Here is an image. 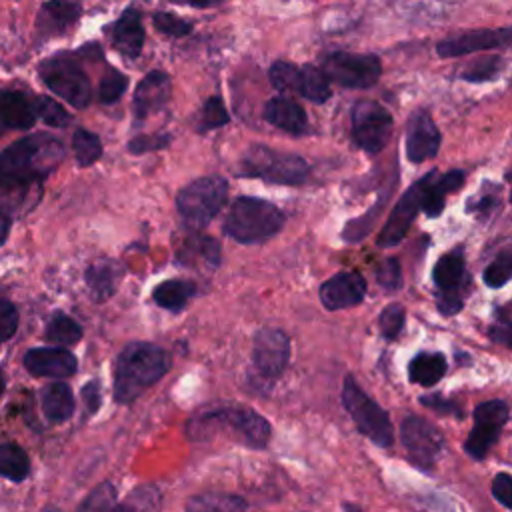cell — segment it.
Masks as SVG:
<instances>
[{
    "label": "cell",
    "instance_id": "ac0fdd59",
    "mask_svg": "<svg viewBox=\"0 0 512 512\" xmlns=\"http://www.w3.org/2000/svg\"><path fill=\"white\" fill-rule=\"evenodd\" d=\"M172 94V80L164 70H150L136 86L132 96L134 126H140L148 116L160 112Z\"/></svg>",
    "mask_w": 512,
    "mask_h": 512
},
{
    "label": "cell",
    "instance_id": "6f0895ef",
    "mask_svg": "<svg viewBox=\"0 0 512 512\" xmlns=\"http://www.w3.org/2000/svg\"><path fill=\"white\" fill-rule=\"evenodd\" d=\"M344 512H362L356 504H350V502H344Z\"/></svg>",
    "mask_w": 512,
    "mask_h": 512
},
{
    "label": "cell",
    "instance_id": "11a10c76",
    "mask_svg": "<svg viewBox=\"0 0 512 512\" xmlns=\"http://www.w3.org/2000/svg\"><path fill=\"white\" fill-rule=\"evenodd\" d=\"M112 512H136V506L132 502H124V504H116L112 508Z\"/></svg>",
    "mask_w": 512,
    "mask_h": 512
},
{
    "label": "cell",
    "instance_id": "f6af8a7d",
    "mask_svg": "<svg viewBox=\"0 0 512 512\" xmlns=\"http://www.w3.org/2000/svg\"><path fill=\"white\" fill-rule=\"evenodd\" d=\"M404 320H406V312H404V306H402V304L392 302V304L384 306L382 312H380V318H378L382 336H384L386 340H394V338L402 332Z\"/></svg>",
    "mask_w": 512,
    "mask_h": 512
},
{
    "label": "cell",
    "instance_id": "680465c9",
    "mask_svg": "<svg viewBox=\"0 0 512 512\" xmlns=\"http://www.w3.org/2000/svg\"><path fill=\"white\" fill-rule=\"evenodd\" d=\"M4 388H6V380H4V374L0 372V398H2V394H4Z\"/></svg>",
    "mask_w": 512,
    "mask_h": 512
},
{
    "label": "cell",
    "instance_id": "f546056e",
    "mask_svg": "<svg viewBox=\"0 0 512 512\" xmlns=\"http://www.w3.org/2000/svg\"><path fill=\"white\" fill-rule=\"evenodd\" d=\"M246 500L228 492H202L188 500L186 512H246Z\"/></svg>",
    "mask_w": 512,
    "mask_h": 512
},
{
    "label": "cell",
    "instance_id": "6da1fadb",
    "mask_svg": "<svg viewBox=\"0 0 512 512\" xmlns=\"http://www.w3.org/2000/svg\"><path fill=\"white\" fill-rule=\"evenodd\" d=\"M186 434L194 442L210 440L218 434H226L230 440L246 448H266L270 440L268 420L248 406L226 404L196 412L188 424Z\"/></svg>",
    "mask_w": 512,
    "mask_h": 512
},
{
    "label": "cell",
    "instance_id": "5bb4252c",
    "mask_svg": "<svg viewBox=\"0 0 512 512\" xmlns=\"http://www.w3.org/2000/svg\"><path fill=\"white\" fill-rule=\"evenodd\" d=\"M290 360V340L280 328H260L254 336L252 364L262 378L282 376Z\"/></svg>",
    "mask_w": 512,
    "mask_h": 512
},
{
    "label": "cell",
    "instance_id": "ab89813d",
    "mask_svg": "<svg viewBox=\"0 0 512 512\" xmlns=\"http://www.w3.org/2000/svg\"><path fill=\"white\" fill-rule=\"evenodd\" d=\"M126 88H128V76L108 66L98 84V100L102 104H116L124 96Z\"/></svg>",
    "mask_w": 512,
    "mask_h": 512
},
{
    "label": "cell",
    "instance_id": "836d02e7",
    "mask_svg": "<svg viewBox=\"0 0 512 512\" xmlns=\"http://www.w3.org/2000/svg\"><path fill=\"white\" fill-rule=\"evenodd\" d=\"M300 96L314 102V104H324L332 96V88L324 72L314 66V64H304L302 66V90Z\"/></svg>",
    "mask_w": 512,
    "mask_h": 512
},
{
    "label": "cell",
    "instance_id": "b9f144b4",
    "mask_svg": "<svg viewBox=\"0 0 512 512\" xmlns=\"http://www.w3.org/2000/svg\"><path fill=\"white\" fill-rule=\"evenodd\" d=\"M512 274V250L504 248L502 252L496 254V258L484 268L482 280L486 286L490 288H500L504 284H508Z\"/></svg>",
    "mask_w": 512,
    "mask_h": 512
},
{
    "label": "cell",
    "instance_id": "30bf717a",
    "mask_svg": "<svg viewBox=\"0 0 512 512\" xmlns=\"http://www.w3.org/2000/svg\"><path fill=\"white\" fill-rule=\"evenodd\" d=\"M394 130L392 114L376 100H358L350 110V138L356 148L376 156Z\"/></svg>",
    "mask_w": 512,
    "mask_h": 512
},
{
    "label": "cell",
    "instance_id": "8d00e7d4",
    "mask_svg": "<svg viewBox=\"0 0 512 512\" xmlns=\"http://www.w3.org/2000/svg\"><path fill=\"white\" fill-rule=\"evenodd\" d=\"M500 186L492 182H484L482 190H478L474 196L466 202V212L474 214L478 220H488L500 210Z\"/></svg>",
    "mask_w": 512,
    "mask_h": 512
},
{
    "label": "cell",
    "instance_id": "74e56055",
    "mask_svg": "<svg viewBox=\"0 0 512 512\" xmlns=\"http://www.w3.org/2000/svg\"><path fill=\"white\" fill-rule=\"evenodd\" d=\"M44 338L50 344L72 346L82 338V328L74 318H70L66 314H54L46 326Z\"/></svg>",
    "mask_w": 512,
    "mask_h": 512
},
{
    "label": "cell",
    "instance_id": "4dcf8cb0",
    "mask_svg": "<svg viewBox=\"0 0 512 512\" xmlns=\"http://www.w3.org/2000/svg\"><path fill=\"white\" fill-rule=\"evenodd\" d=\"M192 294H194V284L190 280L168 278L154 288L152 298L158 306H162L170 312H180L188 304Z\"/></svg>",
    "mask_w": 512,
    "mask_h": 512
},
{
    "label": "cell",
    "instance_id": "ffe728a7",
    "mask_svg": "<svg viewBox=\"0 0 512 512\" xmlns=\"http://www.w3.org/2000/svg\"><path fill=\"white\" fill-rule=\"evenodd\" d=\"M326 310H344L360 304L366 296V280L358 272H338L318 288Z\"/></svg>",
    "mask_w": 512,
    "mask_h": 512
},
{
    "label": "cell",
    "instance_id": "d590c367",
    "mask_svg": "<svg viewBox=\"0 0 512 512\" xmlns=\"http://www.w3.org/2000/svg\"><path fill=\"white\" fill-rule=\"evenodd\" d=\"M72 150H74V158H76L78 166L86 168L100 160L102 140L98 134H94L86 128H76L72 134Z\"/></svg>",
    "mask_w": 512,
    "mask_h": 512
},
{
    "label": "cell",
    "instance_id": "681fc988",
    "mask_svg": "<svg viewBox=\"0 0 512 512\" xmlns=\"http://www.w3.org/2000/svg\"><path fill=\"white\" fill-rule=\"evenodd\" d=\"M492 496L504 506V508H512V478L508 472H500L496 474V478L492 480Z\"/></svg>",
    "mask_w": 512,
    "mask_h": 512
},
{
    "label": "cell",
    "instance_id": "83f0119b",
    "mask_svg": "<svg viewBox=\"0 0 512 512\" xmlns=\"http://www.w3.org/2000/svg\"><path fill=\"white\" fill-rule=\"evenodd\" d=\"M40 402L42 412L50 422H66L74 414V396L64 382L48 384L40 394Z\"/></svg>",
    "mask_w": 512,
    "mask_h": 512
},
{
    "label": "cell",
    "instance_id": "91938a15",
    "mask_svg": "<svg viewBox=\"0 0 512 512\" xmlns=\"http://www.w3.org/2000/svg\"><path fill=\"white\" fill-rule=\"evenodd\" d=\"M42 512H60L56 506H46Z\"/></svg>",
    "mask_w": 512,
    "mask_h": 512
},
{
    "label": "cell",
    "instance_id": "5b68a950",
    "mask_svg": "<svg viewBox=\"0 0 512 512\" xmlns=\"http://www.w3.org/2000/svg\"><path fill=\"white\" fill-rule=\"evenodd\" d=\"M308 172L310 166L300 154L274 150L266 144H250L238 164V176L280 186H300L306 182Z\"/></svg>",
    "mask_w": 512,
    "mask_h": 512
},
{
    "label": "cell",
    "instance_id": "f35d334b",
    "mask_svg": "<svg viewBox=\"0 0 512 512\" xmlns=\"http://www.w3.org/2000/svg\"><path fill=\"white\" fill-rule=\"evenodd\" d=\"M228 122H230V114H228V110H226V106H224V100H222L218 94H214V96H210V98L202 104V108H200V112H198V118H196V132L204 134V132L222 128V126H226Z\"/></svg>",
    "mask_w": 512,
    "mask_h": 512
},
{
    "label": "cell",
    "instance_id": "e0dca14e",
    "mask_svg": "<svg viewBox=\"0 0 512 512\" xmlns=\"http://www.w3.org/2000/svg\"><path fill=\"white\" fill-rule=\"evenodd\" d=\"M440 142L442 136L432 114L424 108L414 110L406 124V158L412 164H422L438 154Z\"/></svg>",
    "mask_w": 512,
    "mask_h": 512
},
{
    "label": "cell",
    "instance_id": "db71d44e",
    "mask_svg": "<svg viewBox=\"0 0 512 512\" xmlns=\"http://www.w3.org/2000/svg\"><path fill=\"white\" fill-rule=\"evenodd\" d=\"M10 232V220L6 216H0V246L6 242Z\"/></svg>",
    "mask_w": 512,
    "mask_h": 512
},
{
    "label": "cell",
    "instance_id": "4fadbf2b",
    "mask_svg": "<svg viewBox=\"0 0 512 512\" xmlns=\"http://www.w3.org/2000/svg\"><path fill=\"white\" fill-rule=\"evenodd\" d=\"M508 404L504 400H486L474 408V426L464 442V450L474 460H482L498 440L508 422Z\"/></svg>",
    "mask_w": 512,
    "mask_h": 512
},
{
    "label": "cell",
    "instance_id": "8fae6325",
    "mask_svg": "<svg viewBox=\"0 0 512 512\" xmlns=\"http://www.w3.org/2000/svg\"><path fill=\"white\" fill-rule=\"evenodd\" d=\"M432 280L438 290L436 306L440 314L454 316L464 306L466 286H468L466 258H464L462 246H456L454 250L438 258L432 270Z\"/></svg>",
    "mask_w": 512,
    "mask_h": 512
},
{
    "label": "cell",
    "instance_id": "e575fe53",
    "mask_svg": "<svg viewBox=\"0 0 512 512\" xmlns=\"http://www.w3.org/2000/svg\"><path fill=\"white\" fill-rule=\"evenodd\" d=\"M268 80L272 88L278 92H294L300 94L302 90V66H296L294 62L276 60L268 68Z\"/></svg>",
    "mask_w": 512,
    "mask_h": 512
},
{
    "label": "cell",
    "instance_id": "f907efd6",
    "mask_svg": "<svg viewBox=\"0 0 512 512\" xmlns=\"http://www.w3.org/2000/svg\"><path fill=\"white\" fill-rule=\"evenodd\" d=\"M510 332H512V322H510V316L506 312V308L500 310L496 322L490 326L488 330V336L498 342V344H504V346H510Z\"/></svg>",
    "mask_w": 512,
    "mask_h": 512
},
{
    "label": "cell",
    "instance_id": "8992f818",
    "mask_svg": "<svg viewBox=\"0 0 512 512\" xmlns=\"http://www.w3.org/2000/svg\"><path fill=\"white\" fill-rule=\"evenodd\" d=\"M228 196V182L218 174L200 176L180 188L176 194V210L190 230L206 228L222 210Z\"/></svg>",
    "mask_w": 512,
    "mask_h": 512
},
{
    "label": "cell",
    "instance_id": "44dd1931",
    "mask_svg": "<svg viewBox=\"0 0 512 512\" xmlns=\"http://www.w3.org/2000/svg\"><path fill=\"white\" fill-rule=\"evenodd\" d=\"M112 48L126 60H136L142 54L146 32L142 26V14L136 6L124 8L116 22L108 28Z\"/></svg>",
    "mask_w": 512,
    "mask_h": 512
},
{
    "label": "cell",
    "instance_id": "9c48e42d",
    "mask_svg": "<svg viewBox=\"0 0 512 512\" xmlns=\"http://www.w3.org/2000/svg\"><path fill=\"white\" fill-rule=\"evenodd\" d=\"M320 70L328 82H336L342 88L368 90L382 76V62L376 54H358L346 50H334L322 56Z\"/></svg>",
    "mask_w": 512,
    "mask_h": 512
},
{
    "label": "cell",
    "instance_id": "c3c4849f",
    "mask_svg": "<svg viewBox=\"0 0 512 512\" xmlns=\"http://www.w3.org/2000/svg\"><path fill=\"white\" fill-rule=\"evenodd\" d=\"M16 328H18L16 306L10 300L0 298V342L10 340L16 334Z\"/></svg>",
    "mask_w": 512,
    "mask_h": 512
},
{
    "label": "cell",
    "instance_id": "ba28073f",
    "mask_svg": "<svg viewBox=\"0 0 512 512\" xmlns=\"http://www.w3.org/2000/svg\"><path fill=\"white\" fill-rule=\"evenodd\" d=\"M342 404L350 418L354 420L360 434L372 440L380 448H390L394 444V426L384 408H380L352 376L344 378Z\"/></svg>",
    "mask_w": 512,
    "mask_h": 512
},
{
    "label": "cell",
    "instance_id": "7c38bea8",
    "mask_svg": "<svg viewBox=\"0 0 512 512\" xmlns=\"http://www.w3.org/2000/svg\"><path fill=\"white\" fill-rule=\"evenodd\" d=\"M400 438L410 460L422 470H432L444 450L442 432L422 416H406L400 426Z\"/></svg>",
    "mask_w": 512,
    "mask_h": 512
},
{
    "label": "cell",
    "instance_id": "4316f807",
    "mask_svg": "<svg viewBox=\"0 0 512 512\" xmlns=\"http://www.w3.org/2000/svg\"><path fill=\"white\" fill-rule=\"evenodd\" d=\"M176 256L184 266H204V268H218L222 260L218 240L206 234H198V230H194L184 238Z\"/></svg>",
    "mask_w": 512,
    "mask_h": 512
},
{
    "label": "cell",
    "instance_id": "f1b7e54d",
    "mask_svg": "<svg viewBox=\"0 0 512 512\" xmlns=\"http://www.w3.org/2000/svg\"><path fill=\"white\" fill-rule=\"evenodd\" d=\"M448 362L440 352H418L408 364L410 382L420 386H434L446 374Z\"/></svg>",
    "mask_w": 512,
    "mask_h": 512
},
{
    "label": "cell",
    "instance_id": "3957f363",
    "mask_svg": "<svg viewBox=\"0 0 512 512\" xmlns=\"http://www.w3.org/2000/svg\"><path fill=\"white\" fill-rule=\"evenodd\" d=\"M172 366L170 354L152 342H130L116 358L114 400L132 404Z\"/></svg>",
    "mask_w": 512,
    "mask_h": 512
},
{
    "label": "cell",
    "instance_id": "7a4b0ae2",
    "mask_svg": "<svg viewBox=\"0 0 512 512\" xmlns=\"http://www.w3.org/2000/svg\"><path fill=\"white\" fill-rule=\"evenodd\" d=\"M64 158V144L48 132L30 134L0 152V186L22 188L46 178Z\"/></svg>",
    "mask_w": 512,
    "mask_h": 512
},
{
    "label": "cell",
    "instance_id": "ee69618b",
    "mask_svg": "<svg viewBox=\"0 0 512 512\" xmlns=\"http://www.w3.org/2000/svg\"><path fill=\"white\" fill-rule=\"evenodd\" d=\"M152 24H154V28H156L160 34L172 36V38H184V36H188V34L192 32V28H194L192 22H188V20H184V18L172 14V12H164V10L152 14Z\"/></svg>",
    "mask_w": 512,
    "mask_h": 512
},
{
    "label": "cell",
    "instance_id": "d4e9b609",
    "mask_svg": "<svg viewBox=\"0 0 512 512\" xmlns=\"http://www.w3.org/2000/svg\"><path fill=\"white\" fill-rule=\"evenodd\" d=\"M36 122L34 100L18 90H0V132L26 130Z\"/></svg>",
    "mask_w": 512,
    "mask_h": 512
},
{
    "label": "cell",
    "instance_id": "2e32d148",
    "mask_svg": "<svg viewBox=\"0 0 512 512\" xmlns=\"http://www.w3.org/2000/svg\"><path fill=\"white\" fill-rule=\"evenodd\" d=\"M512 40V28H482L468 30L456 36H448L436 44V54L440 58H458L480 50H506Z\"/></svg>",
    "mask_w": 512,
    "mask_h": 512
},
{
    "label": "cell",
    "instance_id": "f5cc1de1",
    "mask_svg": "<svg viewBox=\"0 0 512 512\" xmlns=\"http://www.w3.org/2000/svg\"><path fill=\"white\" fill-rule=\"evenodd\" d=\"M82 400L86 406L88 414H96L102 402V394H100V382L98 380H90L88 384L82 386Z\"/></svg>",
    "mask_w": 512,
    "mask_h": 512
},
{
    "label": "cell",
    "instance_id": "277c9868",
    "mask_svg": "<svg viewBox=\"0 0 512 512\" xmlns=\"http://www.w3.org/2000/svg\"><path fill=\"white\" fill-rule=\"evenodd\" d=\"M284 222L286 216L276 204L256 196H240L232 202L222 228L240 244H262L276 236Z\"/></svg>",
    "mask_w": 512,
    "mask_h": 512
},
{
    "label": "cell",
    "instance_id": "60d3db41",
    "mask_svg": "<svg viewBox=\"0 0 512 512\" xmlns=\"http://www.w3.org/2000/svg\"><path fill=\"white\" fill-rule=\"evenodd\" d=\"M116 506V488L112 482H100L78 506L76 512H112Z\"/></svg>",
    "mask_w": 512,
    "mask_h": 512
},
{
    "label": "cell",
    "instance_id": "7402d4cb",
    "mask_svg": "<svg viewBox=\"0 0 512 512\" xmlns=\"http://www.w3.org/2000/svg\"><path fill=\"white\" fill-rule=\"evenodd\" d=\"M82 16V0H46L36 18L40 40L66 34Z\"/></svg>",
    "mask_w": 512,
    "mask_h": 512
},
{
    "label": "cell",
    "instance_id": "7dc6e473",
    "mask_svg": "<svg viewBox=\"0 0 512 512\" xmlns=\"http://www.w3.org/2000/svg\"><path fill=\"white\" fill-rule=\"evenodd\" d=\"M376 282L384 290H398L402 286V272L396 258H386L376 270Z\"/></svg>",
    "mask_w": 512,
    "mask_h": 512
},
{
    "label": "cell",
    "instance_id": "603a6c76",
    "mask_svg": "<svg viewBox=\"0 0 512 512\" xmlns=\"http://www.w3.org/2000/svg\"><path fill=\"white\" fill-rule=\"evenodd\" d=\"M262 118L290 136H304L308 132V116L304 108L286 96L268 98L262 108Z\"/></svg>",
    "mask_w": 512,
    "mask_h": 512
},
{
    "label": "cell",
    "instance_id": "9a60e30c",
    "mask_svg": "<svg viewBox=\"0 0 512 512\" xmlns=\"http://www.w3.org/2000/svg\"><path fill=\"white\" fill-rule=\"evenodd\" d=\"M426 182H428V174H424L420 180H416L396 202V206L392 208L380 236H378V246L380 248H392L396 244H400V240L406 236L412 220L416 218V214L422 210V202H424V192H426Z\"/></svg>",
    "mask_w": 512,
    "mask_h": 512
},
{
    "label": "cell",
    "instance_id": "d6a6232c",
    "mask_svg": "<svg viewBox=\"0 0 512 512\" xmlns=\"http://www.w3.org/2000/svg\"><path fill=\"white\" fill-rule=\"evenodd\" d=\"M506 68V60L500 54H488L472 60L462 72L460 78L470 84H480V82H492L496 80Z\"/></svg>",
    "mask_w": 512,
    "mask_h": 512
},
{
    "label": "cell",
    "instance_id": "52a82bcc",
    "mask_svg": "<svg viewBox=\"0 0 512 512\" xmlns=\"http://www.w3.org/2000/svg\"><path fill=\"white\" fill-rule=\"evenodd\" d=\"M38 74L46 88L74 108H86L92 100V84L80 64L78 52H58L40 62Z\"/></svg>",
    "mask_w": 512,
    "mask_h": 512
},
{
    "label": "cell",
    "instance_id": "1f68e13d",
    "mask_svg": "<svg viewBox=\"0 0 512 512\" xmlns=\"http://www.w3.org/2000/svg\"><path fill=\"white\" fill-rule=\"evenodd\" d=\"M30 460L26 452L12 442L0 444V476L10 482H22L28 478Z\"/></svg>",
    "mask_w": 512,
    "mask_h": 512
},
{
    "label": "cell",
    "instance_id": "cb8c5ba5",
    "mask_svg": "<svg viewBox=\"0 0 512 512\" xmlns=\"http://www.w3.org/2000/svg\"><path fill=\"white\" fill-rule=\"evenodd\" d=\"M122 276H124V266L118 260L100 258V260L92 262L84 272V280H86L90 298L94 302L108 300L118 290Z\"/></svg>",
    "mask_w": 512,
    "mask_h": 512
},
{
    "label": "cell",
    "instance_id": "bcb514c9",
    "mask_svg": "<svg viewBox=\"0 0 512 512\" xmlns=\"http://www.w3.org/2000/svg\"><path fill=\"white\" fill-rule=\"evenodd\" d=\"M172 144V134L168 132H156V134H138L128 140V152L130 154H146L156 152L162 148H168Z\"/></svg>",
    "mask_w": 512,
    "mask_h": 512
},
{
    "label": "cell",
    "instance_id": "816d5d0a",
    "mask_svg": "<svg viewBox=\"0 0 512 512\" xmlns=\"http://www.w3.org/2000/svg\"><path fill=\"white\" fill-rule=\"evenodd\" d=\"M422 404H426L428 408L440 412V414H446V416H456V418H462V410L458 404H454L452 400H446L438 394H432V396H422L420 398Z\"/></svg>",
    "mask_w": 512,
    "mask_h": 512
},
{
    "label": "cell",
    "instance_id": "484cf974",
    "mask_svg": "<svg viewBox=\"0 0 512 512\" xmlns=\"http://www.w3.org/2000/svg\"><path fill=\"white\" fill-rule=\"evenodd\" d=\"M466 180L464 170H448L444 174H438V170L428 172V182H426V192H424V202H422V212L430 218H436L444 210L446 196L456 192Z\"/></svg>",
    "mask_w": 512,
    "mask_h": 512
},
{
    "label": "cell",
    "instance_id": "7bdbcfd3",
    "mask_svg": "<svg viewBox=\"0 0 512 512\" xmlns=\"http://www.w3.org/2000/svg\"><path fill=\"white\" fill-rule=\"evenodd\" d=\"M36 118H40L44 124L52 128H64L70 124V114L64 110L60 102H56L50 96H40L34 100Z\"/></svg>",
    "mask_w": 512,
    "mask_h": 512
},
{
    "label": "cell",
    "instance_id": "d6986e66",
    "mask_svg": "<svg viewBox=\"0 0 512 512\" xmlns=\"http://www.w3.org/2000/svg\"><path fill=\"white\" fill-rule=\"evenodd\" d=\"M22 364L36 378H68L78 368L76 356L62 346L32 348L24 354Z\"/></svg>",
    "mask_w": 512,
    "mask_h": 512
},
{
    "label": "cell",
    "instance_id": "9f6ffc18",
    "mask_svg": "<svg viewBox=\"0 0 512 512\" xmlns=\"http://www.w3.org/2000/svg\"><path fill=\"white\" fill-rule=\"evenodd\" d=\"M212 2L214 0H188V4L194 6V8H208Z\"/></svg>",
    "mask_w": 512,
    "mask_h": 512
}]
</instances>
